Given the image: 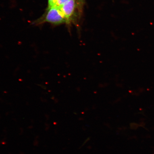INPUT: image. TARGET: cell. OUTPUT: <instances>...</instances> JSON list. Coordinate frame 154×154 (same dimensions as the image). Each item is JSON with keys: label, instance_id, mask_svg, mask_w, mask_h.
<instances>
[{"label": "cell", "instance_id": "6da1fadb", "mask_svg": "<svg viewBox=\"0 0 154 154\" xmlns=\"http://www.w3.org/2000/svg\"><path fill=\"white\" fill-rule=\"evenodd\" d=\"M66 22V20L59 8L55 6L47 8L45 13L42 16L35 20L33 24L38 25L45 23L58 25Z\"/></svg>", "mask_w": 154, "mask_h": 154}, {"label": "cell", "instance_id": "7a4b0ae2", "mask_svg": "<svg viewBox=\"0 0 154 154\" xmlns=\"http://www.w3.org/2000/svg\"><path fill=\"white\" fill-rule=\"evenodd\" d=\"M76 5L75 0H70L60 8L67 23H69L70 22L71 18L74 14Z\"/></svg>", "mask_w": 154, "mask_h": 154}, {"label": "cell", "instance_id": "3957f363", "mask_svg": "<svg viewBox=\"0 0 154 154\" xmlns=\"http://www.w3.org/2000/svg\"><path fill=\"white\" fill-rule=\"evenodd\" d=\"M70 0H55L54 5L58 8H60L68 2Z\"/></svg>", "mask_w": 154, "mask_h": 154}, {"label": "cell", "instance_id": "277c9868", "mask_svg": "<svg viewBox=\"0 0 154 154\" xmlns=\"http://www.w3.org/2000/svg\"><path fill=\"white\" fill-rule=\"evenodd\" d=\"M55 0H48V8H51L54 5V3Z\"/></svg>", "mask_w": 154, "mask_h": 154}, {"label": "cell", "instance_id": "5b68a950", "mask_svg": "<svg viewBox=\"0 0 154 154\" xmlns=\"http://www.w3.org/2000/svg\"><path fill=\"white\" fill-rule=\"evenodd\" d=\"M84 0H78L79 4L80 5H82L83 3H84Z\"/></svg>", "mask_w": 154, "mask_h": 154}]
</instances>
